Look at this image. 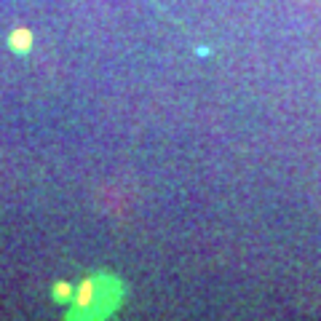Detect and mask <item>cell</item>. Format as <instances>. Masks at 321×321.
<instances>
[{
  "label": "cell",
  "instance_id": "6da1fadb",
  "mask_svg": "<svg viewBox=\"0 0 321 321\" xmlns=\"http://www.w3.org/2000/svg\"><path fill=\"white\" fill-rule=\"evenodd\" d=\"M11 46H16V49L27 51V46H30V32H24V30H22V35H14V37H11Z\"/></svg>",
  "mask_w": 321,
  "mask_h": 321
}]
</instances>
